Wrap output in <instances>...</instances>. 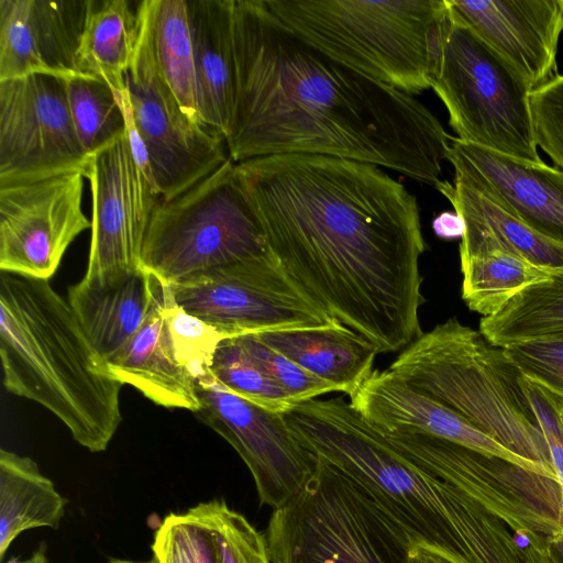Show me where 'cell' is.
Here are the masks:
<instances>
[{"mask_svg": "<svg viewBox=\"0 0 563 563\" xmlns=\"http://www.w3.org/2000/svg\"><path fill=\"white\" fill-rule=\"evenodd\" d=\"M268 251L290 282L379 353L422 332L417 198L380 167L285 154L235 163Z\"/></svg>", "mask_w": 563, "mask_h": 563, "instance_id": "cell-1", "label": "cell"}, {"mask_svg": "<svg viewBox=\"0 0 563 563\" xmlns=\"http://www.w3.org/2000/svg\"><path fill=\"white\" fill-rule=\"evenodd\" d=\"M234 163L285 154L340 157L437 185L451 136L412 95L331 58L264 0H234Z\"/></svg>", "mask_w": 563, "mask_h": 563, "instance_id": "cell-2", "label": "cell"}, {"mask_svg": "<svg viewBox=\"0 0 563 563\" xmlns=\"http://www.w3.org/2000/svg\"><path fill=\"white\" fill-rule=\"evenodd\" d=\"M286 421L372 515L460 563H526L514 532L532 501L517 464L423 434H386L341 398L295 404Z\"/></svg>", "mask_w": 563, "mask_h": 563, "instance_id": "cell-3", "label": "cell"}, {"mask_svg": "<svg viewBox=\"0 0 563 563\" xmlns=\"http://www.w3.org/2000/svg\"><path fill=\"white\" fill-rule=\"evenodd\" d=\"M0 356L9 393L53 412L90 452L107 450L122 384L48 280L1 274Z\"/></svg>", "mask_w": 563, "mask_h": 563, "instance_id": "cell-4", "label": "cell"}, {"mask_svg": "<svg viewBox=\"0 0 563 563\" xmlns=\"http://www.w3.org/2000/svg\"><path fill=\"white\" fill-rule=\"evenodd\" d=\"M387 369L555 476L521 373L479 330L450 318L411 342Z\"/></svg>", "mask_w": 563, "mask_h": 563, "instance_id": "cell-5", "label": "cell"}, {"mask_svg": "<svg viewBox=\"0 0 563 563\" xmlns=\"http://www.w3.org/2000/svg\"><path fill=\"white\" fill-rule=\"evenodd\" d=\"M299 38L410 95L431 88L448 0H264Z\"/></svg>", "mask_w": 563, "mask_h": 563, "instance_id": "cell-6", "label": "cell"}, {"mask_svg": "<svg viewBox=\"0 0 563 563\" xmlns=\"http://www.w3.org/2000/svg\"><path fill=\"white\" fill-rule=\"evenodd\" d=\"M271 255L262 224L229 157L210 175L155 207L141 267L165 286Z\"/></svg>", "mask_w": 563, "mask_h": 563, "instance_id": "cell-7", "label": "cell"}, {"mask_svg": "<svg viewBox=\"0 0 563 563\" xmlns=\"http://www.w3.org/2000/svg\"><path fill=\"white\" fill-rule=\"evenodd\" d=\"M431 88L445 106L459 140L522 161L542 162L530 112L531 88L451 9Z\"/></svg>", "mask_w": 563, "mask_h": 563, "instance_id": "cell-8", "label": "cell"}, {"mask_svg": "<svg viewBox=\"0 0 563 563\" xmlns=\"http://www.w3.org/2000/svg\"><path fill=\"white\" fill-rule=\"evenodd\" d=\"M265 538L273 563H408L412 545L368 514L318 460L305 488L273 511Z\"/></svg>", "mask_w": 563, "mask_h": 563, "instance_id": "cell-9", "label": "cell"}, {"mask_svg": "<svg viewBox=\"0 0 563 563\" xmlns=\"http://www.w3.org/2000/svg\"><path fill=\"white\" fill-rule=\"evenodd\" d=\"M169 287L179 306L227 338L339 322L309 300L272 255L212 268Z\"/></svg>", "mask_w": 563, "mask_h": 563, "instance_id": "cell-10", "label": "cell"}, {"mask_svg": "<svg viewBox=\"0 0 563 563\" xmlns=\"http://www.w3.org/2000/svg\"><path fill=\"white\" fill-rule=\"evenodd\" d=\"M137 14L139 36L125 84L162 201H168L214 172L229 155L224 137L181 110L156 66L143 1L137 2Z\"/></svg>", "mask_w": 563, "mask_h": 563, "instance_id": "cell-11", "label": "cell"}, {"mask_svg": "<svg viewBox=\"0 0 563 563\" xmlns=\"http://www.w3.org/2000/svg\"><path fill=\"white\" fill-rule=\"evenodd\" d=\"M88 163L64 78L31 75L0 81V187L76 172L85 176Z\"/></svg>", "mask_w": 563, "mask_h": 563, "instance_id": "cell-12", "label": "cell"}, {"mask_svg": "<svg viewBox=\"0 0 563 563\" xmlns=\"http://www.w3.org/2000/svg\"><path fill=\"white\" fill-rule=\"evenodd\" d=\"M199 420L221 435L249 467L260 503L273 510L294 499L312 477L317 460L285 415L224 388L212 375L196 382Z\"/></svg>", "mask_w": 563, "mask_h": 563, "instance_id": "cell-13", "label": "cell"}, {"mask_svg": "<svg viewBox=\"0 0 563 563\" xmlns=\"http://www.w3.org/2000/svg\"><path fill=\"white\" fill-rule=\"evenodd\" d=\"M91 244L81 282L103 286L141 269L144 236L162 201L139 169L126 133L89 156Z\"/></svg>", "mask_w": 563, "mask_h": 563, "instance_id": "cell-14", "label": "cell"}, {"mask_svg": "<svg viewBox=\"0 0 563 563\" xmlns=\"http://www.w3.org/2000/svg\"><path fill=\"white\" fill-rule=\"evenodd\" d=\"M85 176L64 174L0 187V269L48 280L70 243L91 229L82 211Z\"/></svg>", "mask_w": 563, "mask_h": 563, "instance_id": "cell-15", "label": "cell"}, {"mask_svg": "<svg viewBox=\"0 0 563 563\" xmlns=\"http://www.w3.org/2000/svg\"><path fill=\"white\" fill-rule=\"evenodd\" d=\"M446 159L459 179L540 235L563 244V169L451 137Z\"/></svg>", "mask_w": 563, "mask_h": 563, "instance_id": "cell-16", "label": "cell"}, {"mask_svg": "<svg viewBox=\"0 0 563 563\" xmlns=\"http://www.w3.org/2000/svg\"><path fill=\"white\" fill-rule=\"evenodd\" d=\"M87 0H0V81L31 75L69 79Z\"/></svg>", "mask_w": 563, "mask_h": 563, "instance_id": "cell-17", "label": "cell"}, {"mask_svg": "<svg viewBox=\"0 0 563 563\" xmlns=\"http://www.w3.org/2000/svg\"><path fill=\"white\" fill-rule=\"evenodd\" d=\"M452 13L500 54L531 90L551 79L562 0H448Z\"/></svg>", "mask_w": 563, "mask_h": 563, "instance_id": "cell-18", "label": "cell"}, {"mask_svg": "<svg viewBox=\"0 0 563 563\" xmlns=\"http://www.w3.org/2000/svg\"><path fill=\"white\" fill-rule=\"evenodd\" d=\"M350 399L351 406L383 433L439 438L555 478L545 468L512 453L462 416L412 388L388 369H374Z\"/></svg>", "mask_w": 563, "mask_h": 563, "instance_id": "cell-19", "label": "cell"}, {"mask_svg": "<svg viewBox=\"0 0 563 563\" xmlns=\"http://www.w3.org/2000/svg\"><path fill=\"white\" fill-rule=\"evenodd\" d=\"M202 123L227 137L235 97L234 0H187Z\"/></svg>", "mask_w": 563, "mask_h": 563, "instance_id": "cell-20", "label": "cell"}, {"mask_svg": "<svg viewBox=\"0 0 563 563\" xmlns=\"http://www.w3.org/2000/svg\"><path fill=\"white\" fill-rule=\"evenodd\" d=\"M163 290L161 280L141 268L103 286L80 280L68 288V303L107 363L140 330Z\"/></svg>", "mask_w": 563, "mask_h": 563, "instance_id": "cell-21", "label": "cell"}, {"mask_svg": "<svg viewBox=\"0 0 563 563\" xmlns=\"http://www.w3.org/2000/svg\"><path fill=\"white\" fill-rule=\"evenodd\" d=\"M435 187L464 222L460 261L501 252L542 268H563V244L540 235L459 179L440 180Z\"/></svg>", "mask_w": 563, "mask_h": 563, "instance_id": "cell-22", "label": "cell"}, {"mask_svg": "<svg viewBox=\"0 0 563 563\" xmlns=\"http://www.w3.org/2000/svg\"><path fill=\"white\" fill-rule=\"evenodd\" d=\"M111 375L156 405L199 409L196 380L176 361L164 317V290L131 341L107 362Z\"/></svg>", "mask_w": 563, "mask_h": 563, "instance_id": "cell-23", "label": "cell"}, {"mask_svg": "<svg viewBox=\"0 0 563 563\" xmlns=\"http://www.w3.org/2000/svg\"><path fill=\"white\" fill-rule=\"evenodd\" d=\"M313 376L351 396L372 374L377 347L338 322L316 329L255 334Z\"/></svg>", "mask_w": 563, "mask_h": 563, "instance_id": "cell-24", "label": "cell"}, {"mask_svg": "<svg viewBox=\"0 0 563 563\" xmlns=\"http://www.w3.org/2000/svg\"><path fill=\"white\" fill-rule=\"evenodd\" d=\"M139 36L137 3L128 0H87L77 49L79 71L104 80L122 92Z\"/></svg>", "mask_w": 563, "mask_h": 563, "instance_id": "cell-25", "label": "cell"}, {"mask_svg": "<svg viewBox=\"0 0 563 563\" xmlns=\"http://www.w3.org/2000/svg\"><path fill=\"white\" fill-rule=\"evenodd\" d=\"M67 504L30 457L0 451V559L23 531L57 529Z\"/></svg>", "mask_w": 563, "mask_h": 563, "instance_id": "cell-26", "label": "cell"}, {"mask_svg": "<svg viewBox=\"0 0 563 563\" xmlns=\"http://www.w3.org/2000/svg\"><path fill=\"white\" fill-rule=\"evenodd\" d=\"M158 71L184 113L200 119L187 0H142ZM206 126V125H205Z\"/></svg>", "mask_w": 563, "mask_h": 563, "instance_id": "cell-27", "label": "cell"}, {"mask_svg": "<svg viewBox=\"0 0 563 563\" xmlns=\"http://www.w3.org/2000/svg\"><path fill=\"white\" fill-rule=\"evenodd\" d=\"M479 331L494 345L563 339V268L514 296L498 312L483 317Z\"/></svg>", "mask_w": 563, "mask_h": 563, "instance_id": "cell-28", "label": "cell"}, {"mask_svg": "<svg viewBox=\"0 0 563 563\" xmlns=\"http://www.w3.org/2000/svg\"><path fill=\"white\" fill-rule=\"evenodd\" d=\"M460 262L462 298L470 310L484 317L495 314L519 291L556 271L501 252Z\"/></svg>", "mask_w": 563, "mask_h": 563, "instance_id": "cell-29", "label": "cell"}, {"mask_svg": "<svg viewBox=\"0 0 563 563\" xmlns=\"http://www.w3.org/2000/svg\"><path fill=\"white\" fill-rule=\"evenodd\" d=\"M65 85L73 124L88 156L125 132L118 98L104 80L76 76Z\"/></svg>", "mask_w": 563, "mask_h": 563, "instance_id": "cell-30", "label": "cell"}, {"mask_svg": "<svg viewBox=\"0 0 563 563\" xmlns=\"http://www.w3.org/2000/svg\"><path fill=\"white\" fill-rule=\"evenodd\" d=\"M211 375L231 393L269 411L285 413L296 404L235 336L220 342L211 365Z\"/></svg>", "mask_w": 563, "mask_h": 563, "instance_id": "cell-31", "label": "cell"}, {"mask_svg": "<svg viewBox=\"0 0 563 563\" xmlns=\"http://www.w3.org/2000/svg\"><path fill=\"white\" fill-rule=\"evenodd\" d=\"M211 532L220 563H273L265 534L222 499L188 509Z\"/></svg>", "mask_w": 563, "mask_h": 563, "instance_id": "cell-32", "label": "cell"}, {"mask_svg": "<svg viewBox=\"0 0 563 563\" xmlns=\"http://www.w3.org/2000/svg\"><path fill=\"white\" fill-rule=\"evenodd\" d=\"M164 317L176 361L196 382L211 375L216 351L227 336L179 306L165 285Z\"/></svg>", "mask_w": 563, "mask_h": 563, "instance_id": "cell-33", "label": "cell"}, {"mask_svg": "<svg viewBox=\"0 0 563 563\" xmlns=\"http://www.w3.org/2000/svg\"><path fill=\"white\" fill-rule=\"evenodd\" d=\"M152 551L156 563H220L210 530L188 511L164 518Z\"/></svg>", "mask_w": 563, "mask_h": 563, "instance_id": "cell-34", "label": "cell"}, {"mask_svg": "<svg viewBox=\"0 0 563 563\" xmlns=\"http://www.w3.org/2000/svg\"><path fill=\"white\" fill-rule=\"evenodd\" d=\"M235 338L296 404L338 391L332 385L308 373L287 356L262 342L255 334Z\"/></svg>", "mask_w": 563, "mask_h": 563, "instance_id": "cell-35", "label": "cell"}, {"mask_svg": "<svg viewBox=\"0 0 563 563\" xmlns=\"http://www.w3.org/2000/svg\"><path fill=\"white\" fill-rule=\"evenodd\" d=\"M521 375L563 397V339H538L503 347Z\"/></svg>", "mask_w": 563, "mask_h": 563, "instance_id": "cell-36", "label": "cell"}, {"mask_svg": "<svg viewBox=\"0 0 563 563\" xmlns=\"http://www.w3.org/2000/svg\"><path fill=\"white\" fill-rule=\"evenodd\" d=\"M530 112L537 146L563 169V75L531 90Z\"/></svg>", "mask_w": 563, "mask_h": 563, "instance_id": "cell-37", "label": "cell"}, {"mask_svg": "<svg viewBox=\"0 0 563 563\" xmlns=\"http://www.w3.org/2000/svg\"><path fill=\"white\" fill-rule=\"evenodd\" d=\"M521 386L540 424L556 479L563 486V397L523 376Z\"/></svg>", "mask_w": 563, "mask_h": 563, "instance_id": "cell-38", "label": "cell"}, {"mask_svg": "<svg viewBox=\"0 0 563 563\" xmlns=\"http://www.w3.org/2000/svg\"><path fill=\"white\" fill-rule=\"evenodd\" d=\"M408 563H460L450 553L423 542L413 543L408 551Z\"/></svg>", "mask_w": 563, "mask_h": 563, "instance_id": "cell-39", "label": "cell"}, {"mask_svg": "<svg viewBox=\"0 0 563 563\" xmlns=\"http://www.w3.org/2000/svg\"><path fill=\"white\" fill-rule=\"evenodd\" d=\"M434 233L441 239H457L463 236L464 222L454 211H444L432 222Z\"/></svg>", "mask_w": 563, "mask_h": 563, "instance_id": "cell-40", "label": "cell"}, {"mask_svg": "<svg viewBox=\"0 0 563 563\" xmlns=\"http://www.w3.org/2000/svg\"><path fill=\"white\" fill-rule=\"evenodd\" d=\"M526 563H562L555 551L544 542H529L525 547Z\"/></svg>", "mask_w": 563, "mask_h": 563, "instance_id": "cell-41", "label": "cell"}, {"mask_svg": "<svg viewBox=\"0 0 563 563\" xmlns=\"http://www.w3.org/2000/svg\"><path fill=\"white\" fill-rule=\"evenodd\" d=\"M45 550V545L41 544L26 560L11 559L7 563H49Z\"/></svg>", "mask_w": 563, "mask_h": 563, "instance_id": "cell-42", "label": "cell"}, {"mask_svg": "<svg viewBox=\"0 0 563 563\" xmlns=\"http://www.w3.org/2000/svg\"><path fill=\"white\" fill-rule=\"evenodd\" d=\"M563 563V532L547 540Z\"/></svg>", "mask_w": 563, "mask_h": 563, "instance_id": "cell-43", "label": "cell"}, {"mask_svg": "<svg viewBox=\"0 0 563 563\" xmlns=\"http://www.w3.org/2000/svg\"><path fill=\"white\" fill-rule=\"evenodd\" d=\"M109 563H156L154 559H152L151 562H134V561H128V560H121V559H111Z\"/></svg>", "mask_w": 563, "mask_h": 563, "instance_id": "cell-44", "label": "cell"}, {"mask_svg": "<svg viewBox=\"0 0 563 563\" xmlns=\"http://www.w3.org/2000/svg\"><path fill=\"white\" fill-rule=\"evenodd\" d=\"M562 7H563V0H562Z\"/></svg>", "mask_w": 563, "mask_h": 563, "instance_id": "cell-45", "label": "cell"}]
</instances>
